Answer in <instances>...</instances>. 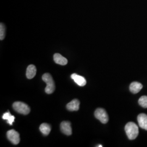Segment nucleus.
<instances>
[{"label":"nucleus","instance_id":"10","mask_svg":"<svg viewBox=\"0 0 147 147\" xmlns=\"http://www.w3.org/2000/svg\"><path fill=\"white\" fill-rule=\"evenodd\" d=\"M80 102L79 100L75 99L69 102L67 105V108L70 111H77L79 110Z\"/></svg>","mask_w":147,"mask_h":147},{"label":"nucleus","instance_id":"5","mask_svg":"<svg viewBox=\"0 0 147 147\" xmlns=\"http://www.w3.org/2000/svg\"><path fill=\"white\" fill-rule=\"evenodd\" d=\"M7 137L8 139L14 144H18L20 142V135L14 130H9L7 132Z\"/></svg>","mask_w":147,"mask_h":147},{"label":"nucleus","instance_id":"2","mask_svg":"<svg viewBox=\"0 0 147 147\" xmlns=\"http://www.w3.org/2000/svg\"><path fill=\"white\" fill-rule=\"evenodd\" d=\"M42 80L47 84V87L45 89L47 94H52L55 90V82L51 75L49 73L44 74L42 76Z\"/></svg>","mask_w":147,"mask_h":147},{"label":"nucleus","instance_id":"17","mask_svg":"<svg viewBox=\"0 0 147 147\" xmlns=\"http://www.w3.org/2000/svg\"><path fill=\"white\" fill-rule=\"evenodd\" d=\"M97 147H102V145H101V144H99V145H98V146H97Z\"/></svg>","mask_w":147,"mask_h":147},{"label":"nucleus","instance_id":"9","mask_svg":"<svg viewBox=\"0 0 147 147\" xmlns=\"http://www.w3.org/2000/svg\"><path fill=\"white\" fill-rule=\"evenodd\" d=\"M53 60L55 63L62 65H65L68 63L67 59L58 53H56L53 55Z\"/></svg>","mask_w":147,"mask_h":147},{"label":"nucleus","instance_id":"7","mask_svg":"<svg viewBox=\"0 0 147 147\" xmlns=\"http://www.w3.org/2000/svg\"><path fill=\"white\" fill-rule=\"evenodd\" d=\"M137 121L140 127L147 130V115L141 113L137 116Z\"/></svg>","mask_w":147,"mask_h":147},{"label":"nucleus","instance_id":"12","mask_svg":"<svg viewBox=\"0 0 147 147\" xmlns=\"http://www.w3.org/2000/svg\"><path fill=\"white\" fill-rule=\"evenodd\" d=\"M37 73V69L36 68L35 65L31 64L30 65L26 70L27 78L28 79H33Z\"/></svg>","mask_w":147,"mask_h":147},{"label":"nucleus","instance_id":"11","mask_svg":"<svg viewBox=\"0 0 147 147\" xmlns=\"http://www.w3.org/2000/svg\"><path fill=\"white\" fill-rule=\"evenodd\" d=\"M143 88V85L138 82H133L130 85L129 89L133 94L138 93Z\"/></svg>","mask_w":147,"mask_h":147},{"label":"nucleus","instance_id":"13","mask_svg":"<svg viewBox=\"0 0 147 147\" xmlns=\"http://www.w3.org/2000/svg\"><path fill=\"white\" fill-rule=\"evenodd\" d=\"M39 129L44 135L47 136L51 131V126L47 123H42L39 127Z\"/></svg>","mask_w":147,"mask_h":147},{"label":"nucleus","instance_id":"16","mask_svg":"<svg viewBox=\"0 0 147 147\" xmlns=\"http://www.w3.org/2000/svg\"><path fill=\"white\" fill-rule=\"evenodd\" d=\"M5 25L3 23L0 24V39L3 40L5 37Z\"/></svg>","mask_w":147,"mask_h":147},{"label":"nucleus","instance_id":"8","mask_svg":"<svg viewBox=\"0 0 147 147\" xmlns=\"http://www.w3.org/2000/svg\"><path fill=\"white\" fill-rule=\"evenodd\" d=\"M71 78L80 86H84L86 84V80L82 76L76 74H73L71 75Z\"/></svg>","mask_w":147,"mask_h":147},{"label":"nucleus","instance_id":"6","mask_svg":"<svg viewBox=\"0 0 147 147\" xmlns=\"http://www.w3.org/2000/svg\"><path fill=\"white\" fill-rule=\"evenodd\" d=\"M61 130L64 134L70 136L72 134V129L71 124L68 121H63L61 124Z\"/></svg>","mask_w":147,"mask_h":147},{"label":"nucleus","instance_id":"15","mask_svg":"<svg viewBox=\"0 0 147 147\" xmlns=\"http://www.w3.org/2000/svg\"><path fill=\"white\" fill-rule=\"evenodd\" d=\"M138 104L143 108H147V96H142L139 100Z\"/></svg>","mask_w":147,"mask_h":147},{"label":"nucleus","instance_id":"1","mask_svg":"<svg viewBox=\"0 0 147 147\" xmlns=\"http://www.w3.org/2000/svg\"><path fill=\"white\" fill-rule=\"evenodd\" d=\"M125 131L128 138L130 140H135L139 134L138 126L134 122H129L126 124Z\"/></svg>","mask_w":147,"mask_h":147},{"label":"nucleus","instance_id":"4","mask_svg":"<svg viewBox=\"0 0 147 147\" xmlns=\"http://www.w3.org/2000/svg\"><path fill=\"white\" fill-rule=\"evenodd\" d=\"M94 116L96 119L103 124L107 123L109 121V116L106 111L102 108H98L95 110Z\"/></svg>","mask_w":147,"mask_h":147},{"label":"nucleus","instance_id":"14","mask_svg":"<svg viewBox=\"0 0 147 147\" xmlns=\"http://www.w3.org/2000/svg\"><path fill=\"white\" fill-rule=\"evenodd\" d=\"M2 118L4 120H7V123L11 125H13V123L15 120V117L12 116L9 111L7 112H5L3 114V115L2 116Z\"/></svg>","mask_w":147,"mask_h":147},{"label":"nucleus","instance_id":"3","mask_svg":"<svg viewBox=\"0 0 147 147\" xmlns=\"http://www.w3.org/2000/svg\"><path fill=\"white\" fill-rule=\"evenodd\" d=\"M13 107L16 112L24 115H28L31 110L30 107L28 105L20 101L15 102L13 104Z\"/></svg>","mask_w":147,"mask_h":147}]
</instances>
